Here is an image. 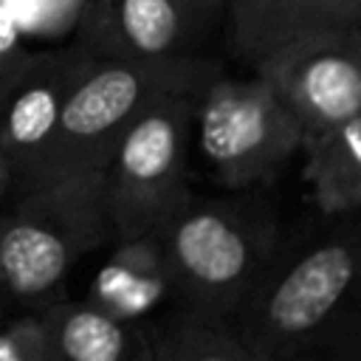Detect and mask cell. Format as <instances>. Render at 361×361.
I'll return each mask as SVG.
<instances>
[{"mask_svg":"<svg viewBox=\"0 0 361 361\" xmlns=\"http://www.w3.org/2000/svg\"><path fill=\"white\" fill-rule=\"evenodd\" d=\"M279 245L231 327L257 361H361V212Z\"/></svg>","mask_w":361,"mask_h":361,"instance_id":"1","label":"cell"},{"mask_svg":"<svg viewBox=\"0 0 361 361\" xmlns=\"http://www.w3.org/2000/svg\"><path fill=\"white\" fill-rule=\"evenodd\" d=\"M152 234L172 307L228 324L282 245L279 226L259 200L189 195Z\"/></svg>","mask_w":361,"mask_h":361,"instance_id":"2","label":"cell"},{"mask_svg":"<svg viewBox=\"0 0 361 361\" xmlns=\"http://www.w3.org/2000/svg\"><path fill=\"white\" fill-rule=\"evenodd\" d=\"M220 73H226L223 65L200 54L178 59H90L59 113L28 189L104 169L118 138L149 104L169 96H200Z\"/></svg>","mask_w":361,"mask_h":361,"instance_id":"3","label":"cell"},{"mask_svg":"<svg viewBox=\"0 0 361 361\" xmlns=\"http://www.w3.org/2000/svg\"><path fill=\"white\" fill-rule=\"evenodd\" d=\"M104 243V169L34 186L0 212V290L14 307L42 310L65 299L71 268Z\"/></svg>","mask_w":361,"mask_h":361,"instance_id":"4","label":"cell"},{"mask_svg":"<svg viewBox=\"0 0 361 361\" xmlns=\"http://www.w3.org/2000/svg\"><path fill=\"white\" fill-rule=\"evenodd\" d=\"M197 96L149 104L118 138L104 166V200L113 243L158 231L183 206L189 189V135Z\"/></svg>","mask_w":361,"mask_h":361,"instance_id":"5","label":"cell"},{"mask_svg":"<svg viewBox=\"0 0 361 361\" xmlns=\"http://www.w3.org/2000/svg\"><path fill=\"white\" fill-rule=\"evenodd\" d=\"M197 147L220 186H268L302 149L305 133L282 99L257 76L220 73L195 102Z\"/></svg>","mask_w":361,"mask_h":361,"instance_id":"6","label":"cell"},{"mask_svg":"<svg viewBox=\"0 0 361 361\" xmlns=\"http://www.w3.org/2000/svg\"><path fill=\"white\" fill-rule=\"evenodd\" d=\"M248 68L282 99L305 138L361 113V25L302 34Z\"/></svg>","mask_w":361,"mask_h":361,"instance_id":"7","label":"cell"},{"mask_svg":"<svg viewBox=\"0 0 361 361\" xmlns=\"http://www.w3.org/2000/svg\"><path fill=\"white\" fill-rule=\"evenodd\" d=\"M76 42L31 51L11 71L0 73V158L23 195L51 144L59 113L90 65Z\"/></svg>","mask_w":361,"mask_h":361,"instance_id":"8","label":"cell"},{"mask_svg":"<svg viewBox=\"0 0 361 361\" xmlns=\"http://www.w3.org/2000/svg\"><path fill=\"white\" fill-rule=\"evenodd\" d=\"M226 11V0H87L73 42L93 59H178Z\"/></svg>","mask_w":361,"mask_h":361,"instance_id":"9","label":"cell"},{"mask_svg":"<svg viewBox=\"0 0 361 361\" xmlns=\"http://www.w3.org/2000/svg\"><path fill=\"white\" fill-rule=\"evenodd\" d=\"M228 42L243 62L310 31L361 25V0H226Z\"/></svg>","mask_w":361,"mask_h":361,"instance_id":"10","label":"cell"},{"mask_svg":"<svg viewBox=\"0 0 361 361\" xmlns=\"http://www.w3.org/2000/svg\"><path fill=\"white\" fill-rule=\"evenodd\" d=\"M45 361H149L147 327L93 302L59 299L39 310Z\"/></svg>","mask_w":361,"mask_h":361,"instance_id":"11","label":"cell"},{"mask_svg":"<svg viewBox=\"0 0 361 361\" xmlns=\"http://www.w3.org/2000/svg\"><path fill=\"white\" fill-rule=\"evenodd\" d=\"M305 180L324 217L361 212V113L302 141Z\"/></svg>","mask_w":361,"mask_h":361,"instance_id":"12","label":"cell"},{"mask_svg":"<svg viewBox=\"0 0 361 361\" xmlns=\"http://www.w3.org/2000/svg\"><path fill=\"white\" fill-rule=\"evenodd\" d=\"M113 257L96 276L87 302L110 310L113 316L138 322L141 313L169 299V279L164 271L155 234L113 243Z\"/></svg>","mask_w":361,"mask_h":361,"instance_id":"13","label":"cell"},{"mask_svg":"<svg viewBox=\"0 0 361 361\" xmlns=\"http://www.w3.org/2000/svg\"><path fill=\"white\" fill-rule=\"evenodd\" d=\"M149 361H257L228 322L172 307L166 319L147 327Z\"/></svg>","mask_w":361,"mask_h":361,"instance_id":"14","label":"cell"},{"mask_svg":"<svg viewBox=\"0 0 361 361\" xmlns=\"http://www.w3.org/2000/svg\"><path fill=\"white\" fill-rule=\"evenodd\" d=\"M17 20L23 37H54L79 20V0H0Z\"/></svg>","mask_w":361,"mask_h":361,"instance_id":"15","label":"cell"},{"mask_svg":"<svg viewBox=\"0 0 361 361\" xmlns=\"http://www.w3.org/2000/svg\"><path fill=\"white\" fill-rule=\"evenodd\" d=\"M0 361H45V330L39 310L11 313L0 324Z\"/></svg>","mask_w":361,"mask_h":361,"instance_id":"16","label":"cell"},{"mask_svg":"<svg viewBox=\"0 0 361 361\" xmlns=\"http://www.w3.org/2000/svg\"><path fill=\"white\" fill-rule=\"evenodd\" d=\"M31 51L25 48V37H23L17 20L11 17V11L6 6H0V73L11 71Z\"/></svg>","mask_w":361,"mask_h":361,"instance_id":"17","label":"cell"},{"mask_svg":"<svg viewBox=\"0 0 361 361\" xmlns=\"http://www.w3.org/2000/svg\"><path fill=\"white\" fill-rule=\"evenodd\" d=\"M14 197H17V189H14V178H11V172H8V166L3 164V158H0V206L3 203H14ZM3 212V209H0Z\"/></svg>","mask_w":361,"mask_h":361,"instance_id":"18","label":"cell"}]
</instances>
